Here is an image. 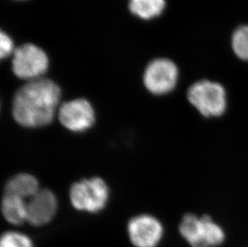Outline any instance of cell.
<instances>
[{
    "label": "cell",
    "instance_id": "cell-10",
    "mask_svg": "<svg viewBox=\"0 0 248 247\" xmlns=\"http://www.w3.org/2000/svg\"><path fill=\"white\" fill-rule=\"evenodd\" d=\"M39 190L37 179L28 173L16 175L7 182L5 186V194L19 197L24 200L26 198L30 199Z\"/></svg>",
    "mask_w": 248,
    "mask_h": 247
},
{
    "label": "cell",
    "instance_id": "cell-5",
    "mask_svg": "<svg viewBox=\"0 0 248 247\" xmlns=\"http://www.w3.org/2000/svg\"><path fill=\"white\" fill-rule=\"evenodd\" d=\"M12 69L20 79L34 80L40 79L48 68V58L41 48L32 45H22L15 51Z\"/></svg>",
    "mask_w": 248,
    "mask_h": 247
},
{
    "label": "cell",
    "instance_id": "cell-12",
    "mask_svg": "<svg viewBox=\"0 0 248 247\" xmlns=\"http://www.w3.org/2000/svg\"><path fill=\"white\" fill-rule=\"evenodd\" d=\"M166 7L165 0H130L129 9L143 19H150L162 14Z\"/></svg>",
    "mask_w": 248,
    "mask_h": 247
},
{
    "label": "cell",
    "instance_id": "cell-4",
    "mask_svg": "<svg viewBox=\"0 0 248 247\" xmlns=\"http://www.w3.org/2000/svg\"><path fill=\"white\" fill-rule=\"evenodd\" d=\"M109 191L106 182L100 177L83 179L76 182L70 189L73 207L80 211L97 213L108 202Z\"/></svg>",
    "mask_w": 248,
    "mask_h": 247
},
{
    "label": "cell",
    "instance_id": "cell-7",
    "mask_svg": "<svg viewBox=\"0 0 248 247\" xmlns=\"http://www.w3.org/2000/svg\"><path fill=\"white\" fill-rule=\"evenodd\" d=\"M59 119L63 127L75 133L84 132L95 122V111L91 104L84 99L65 102L59 108Z\"/></svg>",
    "mask_w": 248,
    "mask_h": 247
},
{
    "label": "cell",
    "instance_id": "cell-14",
    "mask_svg": "<svg viewBox=\"0 0 248 247\" xmlns=\"http://www.w3.org/2000/svg\"><path fill=\"white\" fill-rule=\"evenodd\" d=\"M0 247H34V245L26 234L17 231H7L1 237Z\"/></svg>",
    "mask_w": 248,
    "mask_h": 247
},
{
    "label": "cell",
    "instance_id": "cell-6",
    "mask_svg": "<svg viewBox=\"0 0 248 247\" xmlns=\"http://www.w3.org/2000/svg\"><path fill=\"white\" fill-rule=\"evenodd\" d=\"M178 67L167 59H157L147 66L144 73V84L155 95H165L173 91L178 80Z\"/></svg>",
    "mask_w": 248,
    "mask_h": 247
},
{
    "label": "cell",
    "instance_id": "cell-2",
    "mask_svg": "<svg viewBox=\"0 0 248 247\" xmlns=\"http://www.w3.org/2000/svg\"><path fill=\"white\" fill-rule=\"evenodd\" d=\"M186 96L190 105L206 118H218L227 112V91L218 82L210 79L195 82L188 89Z\"/></svg>",
    "mask_w": 248,
    "mask_h": 247
},
{
    "label": "cell",
    "instance_id": "cell-13",
    "mask_svg": "<svg viewBox=\"0 0 248 247\" xmlns=\"http://www.w3.org/2000/svg\"><path fill=\"white\" fill-rule=\"evenodd\" d=\"M232 48L238 58L248 61V25L242 26L232 35Z\"/></svg>",
    "mask_w": 248,
    "mask_h": 247
},
{
    "label": "cell",
    "instance_id": "cell-11",
    "mask_svg": "<svg viewBox=\"0 0 248 247\" xmlns=\"http://www.w3.org/2000/svg\"><path fill=\"white\" fill-rule=\"evenodd\" d=\"M27 203L19 197L5 194L2 201V213L6 221L15 226L27 222Z\"/></svg>",
    "mask_w": 248,
    "mask_h": 247
},
{
    "label": "cell",
    "instance_id": "cell-3",
    "mask_svg": "<svg viewBox=\"0 0 248 247\" xmlns=\"http://www.w3.org/2000/svg\"><path fill=\"white\" fill-rule=\"evenodd\" d=\"M179 232L192 247H218L226 238L223 229L208 215L186 214L181 221Z\"/></svg>",
    "mask_w": 248,
    "mask_h": 247
},
{
    "label": "cell",
    "instance_id": "cell-15",
    "mask_svg": "<svg viewBox=\"0 0 248 247\" xmlns=\"http://www.w3.org/2000/svg\"><path fill=\"white\" fill-rule=\"evenodd\" d=\"M14 44L9 35L4 32H1L0 35V56L1 58H5L14 53Z\"/></svg>",
    "mask_w": 248,
    "mask_h": 247
},
{
    "label": "cell",
    "instance_id": "cell-8",
    "mask_svg": "<svg viewBox=\"0 0 248 247\" xmlns=\"http://www.w3.org/2000/svg\"><path fill=\"white\" fill-rule=\"evenodd\" d=\"M128 233L130 242L135 247H156L162 240L164 230L156 217L141 215L129 220Z\"/></svg>",
    "mask_w": 248,
    "mask_h": 247
},
{
    "label": "cell",
    "instance_id": "cell-1",
    "mask_svg": "<svg viewBox=\"0 0 248 247\" xmlns=\"http://www.w3.org/2000/svg\"><path fill=\"white\" fill-rule=\"evenodd\" d=\"M61 96L60 87L48 79H34L15 95L12 114L26 128H40L52 122Z\"/></svg>",
    "mask_w": 248,
    "mask_h": 247
},
{
    "label": "cell",
    "instance_id": "cell-9",
    "mask_svg": "<svg viewBox=\"0 0 248 247\" xmlns=\"http://www.w3.org/2000/svg\"><path fill=\"white\" fill-rule=\"evenodd\" d=\"M57 210L55 194L48 189H40L27 203V222L41 226L52 221Z\"/></svg>",
    "mask_w": 248,
    "mask_h": 247
}]
</instances>
